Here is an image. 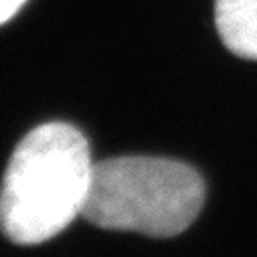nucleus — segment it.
Instances as JSON below:
<instances>
[{
  "instance_id": "obj_1",
  "label": "nucleus",
  "mask_w": 257,
  "mask_h": 257,
  "mask_svg": "<svg viewBox=\"0 0 257 257\" xmlns=\"http://www.w3.org/2000/svg\"><path fill=\"white\" fill-rule=\"evenodd\" d=\"M93 160L87 138L61 121L31 130L17 146L0 186V231L37 245L83 217Z\"/></svg>"
},
{
  "instance_id": "obj_2",
  "label": "nucleus",
  "mask_w": 257,
  "mask_h": 257,
  "mask_svg": "<svg viewBox=\"0 0 257 257\" xmlns=\"http://www.w3.org/2000/svg\"><path fill=\"white\" fill-rule=\"evenodd\" d=\"M205 203L201 174L182 162L121 156L93 166L83 217L109 231L174 237L190 227Z\"/></svg>"
},
{
  "instance_id": "obj_3",
  "label": "nucleus",
  "mask_w": 257,
  "mask_h": 257,
  "mask_svg": "<svg viewBox=\"0 0 257 257\" xmlns=\"http://www.w3.org/2000/svg\"><path fill=\"white\" fill-rule=\"evenodd\" d=\"M215 25L231 53L257 61V0H215Z\"/></svg>"
},
{
  "instance_id": "obj_4",
  "label": "nucleus",
  "mask_w": 257,
  "mask_h": 257,
  "mask_svg": "<svg viewBox=\"0 0 257 257\" xmlns=\"http://www.w3.org/2000/svg\"><path fill=\"white\" fill-rule=\"evenodd\" d=\"M25 5L27 0H0V25L9 23Z\"/></svg>"
}]
</instances>
